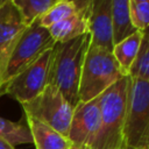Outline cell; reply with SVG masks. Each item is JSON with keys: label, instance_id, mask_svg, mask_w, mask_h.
Instances as JSON below:
<instances>
[{"label": "cell", "instance_id": "5bb4252c", "mask_svg": "<svg viewBox=\"0 0 149 149\" xmlns=\"http://www.w3.org/2000/svg\"><path fill=\"white\" fill-rule=\"evenodd\" d=\"M112 24H113V43H118L134 31L130 23L129 8L130 0H111Z\"/></svg>", "mask_w": 149, "mask_h": 149}, {"label": "cell", "instance_id": "603a6c76", "mask_svg": "<svg viewBox=\"0 0 149 149\" xmlns=\"http://www.w3.org/2000/svg\"><path fill=\"white\" fill-rule=\"evenodd\" d=\"M136 1H148L149 2V0H136Z\"/></svg>", "mask_w": 149, "mask_h": 149}, {"label": "cell", "instance_id": "5b68a950", "mask_svg": "<svg viewBox=\"0 0 149 149\" xmlns=\"http://www.w3.org/2000/svg\"><path fill=\"white\" fill-rule=\"evenodd\" d=\"M55 41L50 36L47 28L42 27L36 20L27 26L15 43L2 72L0 79V97L5 85L20 73L23 69L36 61L45 50L55 45Z\"/></svg>", "mask_w": 149, "mask_h": 149}, {"label": "cell", "instance_id": "9a60e30c", "mask_svg": "<svg viewBox=\"0 0 149 149\" xmlns=\"http://www.w3.org/2000/svg\"><path fill=\"white\" fill-rule=\"evenodd\" d=\"M0 139L13 147L26 143L33 144V136L24 116L19 121H10L0 116Z\"/></svg>", "mask_w": 149, "mask_h": 149}, {"label": "cell", "instance_id": "e0dca14e", "mask_svg": "<svg viewBox=\"0 0 149 149\" xmlns=\"http://www.w3.org/2000/svg\"><path fill=\"white\" fill-rule=\"evenodd\" d=\"M129 77L149 81V27L143 31L140 50L130 69Z\"/></svg>", "mask_w": 149, "mask_h": 149}, {"label": "cell", "instance_id": "3957f363", "mask_svg": "<svg viewBox=\"0 0 149 149\" xmlns=\"http://www.w3.org/2000/svg\"><path fill=\"white\" fill-rule=\"evenodd\" d=\"M122 77L125 74L120 70L112 50L90 43L81 68L79 101L86 102L98 98Z\"/></svg>", "mask_w": 149, "mask_h": 149}, {"label": "cell", "instance_id": "d6986e66", "mask_svg": "<svg viewBox=\"0 0 149 149\" xmlns=\"http://www.w3.org/2000/svg\"><path fill=\"white\" fill-rule=\"evenodd\" d=\"M0 149H15V147H13L12 144H9L7 141L0 139Z\"/></svg>", "mask_w": 149, "mask_h": 149}, {"label": "cell", "instance_id": "7c38bea8", "mask_svg": "<svg viewBox=\"0 0 149 149\" xmlns=\"http://www.w3.org/2000/svg\"><path fill=\"white\" fill-rule=\"evenodd\" d=\"M26 121L33 136V144L36 149H72V144L68 136L61 134L48 125L26 116Z\"/></svg>", "mask_w": 149, "mask_h": 149}, {"label": "cell", "instance_id": "7402d4cb", "mask_svg": "<svg viewBox=\"0 0 149 149\" xmlns=\"http://www.w3.org/2000/svg\"><path fill=\"white\" fill-rule=\"evenodd\" d=\"M134 149H146V148H142V147H140V148H134Z\"/></svg>", "mask_w": 149, "mask_h": 149}, {"label": "cell", "instance_id": "4fadbf2b", "mask_svg": "<svg viewBox=\"0 0 149 149\" xmlns=\"http://www.w3.org/2000/svg\"><path fill=\"white\" fill-rule=\"evenodd\" d=\"M143 31L136 30L129 36L125 37L120 42L115 43L112 49V54L125 76H129L130 69L137 57Z\"/></svg>", "mask_w": 149, "mask_h": 149}, {"label": "cell", "instance_id": "6da1fadb", "mask_svg": "<svg viewBox=\"0 0 149 149\" xmlns=\"http://www.w3.org/2000/svg\"><path fill=\"white\" fill-rule=\"evenodd\" d=\"M88 44L90 34H85L56 43L52 50L48 84L54 85L73 107L79 101V81Z\"/></svg>", "mask_w": 149, "mask_h": 149}, {"label": "cell", "instance_id": "8fae6325", "mask_svg": "<svg viewBox=\"0 0 149 149\" xmlns=\"http://www.w3.org/2000/svg\"><path fill=\"white\" fill-rule=\"evenodd\" d=\"M48 30L55 43L66 42L78 36L90 34L88 8L52 24L51 27L48 28Z\"/></svg>", "mask_w": 149, "mask_h": 149}, {"label": "cell", "instance_id": "9c48e42d", "mask_svg": "<svg viewBox=\"0 0 149 149\" xmlns=\"http://www.w3.org/2000/svg\"><path fill=\"white\" fill-rule=\"evenodd\" d=\"M26 27L27 24L12 1L0 8V79L7 59Z\"/></svg>", "mask_w": 149, "mask_h": 149}, {"label": "cell", "instance_id": "30bf717a", "mask_svg": "<svg viewBox=\"0 0 149 149\" xmlns=\"http://www.w3.org/2000/svg\"><path fill=\"white\" fill-rule=\"evenodd\" d=\"M90 43L107 50L113 49L111 0H90Z\"/></svg>", "mask_w": 149, "mask_h": 149}, {"label": "cell", "instance_id": "7a4b0ae2", "mask_svg": "<svg viewBox=\"0 0 149 149\" xmlns=\"http://www.w3.org/2000/svg\"><path fill=\"white\" fill-rule=\"evenodd\" d=\"M129 80V76H125L99 95L100 127L92 149H125L123 128Z\"/></svg>", "mask_w": 149, "mask_h": 149}, {"label": "cell", "instance_id": "ba28073f", "mask_svg": "<svg viewBox=\"0 0 149 149\" xmlns=\"http://www.w3.org/2000/svg\"><path fill=\"white\" fill-rule=\"evenodd\" d=\"M100 127L99 97L73 107L68 139L72 149H92Z\"/></svg>", "mask_w": 149, "mask_h": 149}, {"label": "cell", "instance_id": "cb8c5ba5", "mask_svg": "<svg viewBox=\"0 0 149 149\" xmlns=\"http://www.w3.org/2000/svg\"><path fill=\"white\" fill-rule=\"evenodd\" d=\"M55 1H56V0H55Z\"/></svg>", "mask_w": 149, "mask_h": 149}, {"label": "cell", "instance_id": "52a82bcc", "mask_svg": "<svg viewBox=\"0 0 149 149\" xmlns=\"http://www.w3.org/2000/svg\"><path fill=\"white\" fill-rule=\"evenodd\" d=\"M54 47L45 50L36 61L12 78L2 88L1 97L7 94L21 105L37 97L49 83V71Z\"/></svg>", "mask_w": 149, "mask_h": 149}, {"label": "cell", "instance_id": "ac0fdd59", "mask_svg": "<svg viewBox=\"0 0 149 149\" xmlns=\"http://www.w3.org/2000/svg\"><path fill=\"white\" fill-rule=\"evenodd\" d=\"M129 17L135 30L144 31L149 27V2L130 0Z\"/></svg>", "mask_w": 149, "mask_h": 149}, {"label": "cell", "instance_id": "8992f818", "mask_svg": "<svg viewBox=\"0 0 149 149\" xmlns=\"http://www.w3.org/2000/svg\"><path fill=\"white\" fill-rule=\"evenodd\" d=\"M21 106L23 115L34 118L61 134L68 135L73 106L54 85L48 84L37 97Z\"/></svg>", "mask_w": 149, "mask_h": 149}, {"label": "cell", "instance_id": "44dd1931", "mask_svg": "<svg viewBox=\"0 0 149 149\" xmlns=\"http://www.w3.org/2000/svg\"><path fill=\"white\" fill-rule=\"evenodd\" d=\"M147 149H149V134H148V141H147Z\"/></svg>", "mask_w": 149, "mask_h": 149}, {"label": "cell", "instance_id": "277c9868", "mask_svg": "<svg viewBox=\"0 0 149 149\" xmlns=\"http://www.w3.org/2000/svg\"><path fill=\"white\" fill-rule=\"evenodd\" d=\"M123 128L125 149L146 148L149 134V81L129 77Z\"/></svg>", "mask_w": 149, "mask_h": 149}, {"label": "cell", "instance_id": "ffe728a7", "mask_svg": "<svg viewBox=\"0 0 149 149\" xmlns=\"http://www.w3.org/2000/svg\"><path fill=\"white\" fill-rule=\"evenodd\" d=\"M8 1H10V0H0V8H1V7H2L5 3H7Z\"/></svg>", "mask_w": 149, "mask_h": 149}, {"label": "cell", "instance_id": "2e32d148", "mask_svg": "<svg viewBox=\"0 0 149 149\" xmlns=\"http://www.w3.org/2000/svg\"><path fill=\"white\" fill-rule=\"evenodd\" d=\"M17 8L24 23L31 24L38 20L55 2V0H10Z\"/></svg>", "mask_w": 149, "mask_h": 149}]
</instances>
